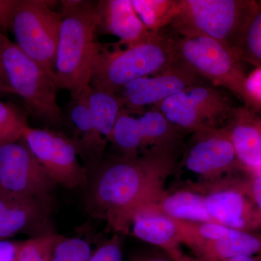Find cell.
<instances>
[{"label":"cell","mask_w":261,"mask_h":261,"mask_svg":"<svg viewBox=\"0 0 261 261\" xmlns=\"http://www.w3.org/2000/svg\"><path fill=\"white\" fill-rule=\"evenodd\" d=\"M56 1L17 0L12 30L17 46L29 58L56 73L63 15L53 10Z\"/></svg>","instance_id":"cell-8"},{"label":"cell","mask_w":261,"mask_h":261,"mask_svg":"<svg viewBox=\"0 0 261 261\" xmlns=\"http://www.w3.org/2000/svg\"><path fill=\"white\" fill-rule=\"evenodd\" d=\"M0 93L15 94L13 91L10 88L8 80H7L1 58H0Z\"/></svg>","instance_id":"cell-33"},{"label":"cell","mask_w":261,"mask_h":261,"mask_svg":"<svg viewBox=\"0 0 261 261\" xmlns=\"http://www.w3.org/2000/svg\"><path fill=\"white\" fill-rule=\"evenodd\" d=\"M143 261H173L171 259H166V258H160V257H157V258H152L149 259V260H146Z\"/></svg>","instance_id":"cell-36"},{"label":"cell","mask_w":261,"mask_h":261,"mask_svg":"<svg viewBox=\"0 0 261 261\" xmlns=\"http://www.w3.org/2000/svg\"><path fill=\"white\" fill-rule=\"evenodd\" d=\"M89 261H123L121 240L118 235L102 244L92 253Z\"/></svg>","instance_id":"cell-28"},{"label":"cell","mask_w":261,"mask_h":261,"mask_svg":"<svg viewBox=\"0 0 261 261\" xmlns=\"http://www.w3.org/2000/svg\"><path fill=\"white\" fill-rule=\"evenodd\" d=\"M63 237L54 233L22 242L17 261H50L53 249Z\"/></svg>","instance_id":"cell-26"},{"label":"cell","mask_w":261,"mask_h":261,"mask_svg":"<svg viewBox=\"0 0 261 261\" xmlns=\"http://www.w3.org/2000/svg\"><path fill=\"white\" fill-rule=\"evenodd\" d=\"M252 171H253L255 174L256 175L257 177L261 178V166H260V167L255 168V169H252Z\"/></svg>","instance_id":"cell-35"},{"label":"cell","mask_w":261,"mask_h":261,"mask_svg":"<svg viewBox=\"0 0 261 261\" xmlns=\"http://www.w3.org/2000/svg\"><path fill=\"white\" fill-rule=\"evenodd\" d=\"M261 248L260 240L252 235L235 229L231 234L219 240L201 244L192 249L194 256L209 261L229 260L251 256Z\"/></svg>","instance_id":"cell-19"},{"label":"cell","mask_w":261,"mask_h":261,"mask_svg":"<svg viewBox=\"0 0 261 261\" xmlns=\"http://www.w3.org/2000/svg\"><path fill=\"white\" fill-rule=\"evenodd\" d=\"M176 149L152 148L135 156L118 155L101 165L89 194L91 214L123 233L127 220L141 206L164 194L163 179L174 166Z\"/></svg>","instance_id":"cell-1"},{"label":"cell","mask_w":261,"mask_h":261,"mask_svg":"<svg viewBox=\"0 0 261 261\" xmlns=\"http://www.w3.org/2000/svg\"><path fill=\"white\" fill-rule=\"evenodd\" d=\"M89 106L98 132L109 141L117 118L124 108L121 97L117 94L90 87Z\"/></svg>","instance_id":"cell-22"},{"label":"cell","mask_w":261,"mask_h":261,"mask_svg":"<svg viewBox=\"0 0 261 261\" xmlns=\"http://www.w3.org/2000/svg\"><path fill=\"white\" fill-rule=\"evenodd\" d=\"M23 138L57 185L74 189L87 183V169L79 161L74 140L55 130L30 126L24 130Z\"/></svg>","instance_id":"cell-10"},{"label":"cell","mask_w":261,"mask_h":261,"mask_svg":"<svg viewBox=\"0 0 261 261\" xmlns=\"http://www.w3.org/2000/svg\"><path fill=\"white\" fill-rule=\"evenodd\" d=\"M97 32L120 39L127 47L149 40L157 33L147 30L139 18L132 0H104L97 4Z\"/></svg>","instance_id":"cell-15"},{"label":"cell","mask_w":261,"mask_h":261,"mask_svg":"<svg viewBox=\"0 0 261 261\" xmlns=\"http://www.w3.org/2000/svg\"><path fill=\"white\" fill-rule=\"evenodd\" d=\"M184 132L153 108L139 118L123 108L109 141L123 155L135 156L149 149L176 148Z\"/></svg>","instance_id":"cell-11"},{"label":"cell","mask_w":261,"mask_h":261,"mask_svg":"<svg viewBox=\"0 0 261 261\" xmlns=\"http://www.w3.org/2000/svg\"><path fill=\"white\" fill-rule=\"evenodd\" d=\"M27 116L14 105L0 101V145L22 140Z\"/></svg>","instance_id":"cell-25"},{"label":"cell","mask_w":261,"mask_h":261,"mask_svg":"<svg viewBox=\"0 0 261 261\" xmlns=\"http://www.w3.org/2000/svg\"><path fill=\"white\" fill-rule=\"evenodd\" d=\"M56 185L23 138L0 145V194L51 203Z\"/></svg>","instance_id":"cell-9"},{"label":"cell","mask_w":261,"mask_h":261,"mask_svg":"<svg viewBox=\"0 0 261 261\" xmlns=\"http://www.w3.org/2000/svg\"><path fill=\"white\" fill-rule=\"evenodd\" d=\"M22 242L0 240V261H17Z\"/></svg>","instance_id":"cell-31"},{"label":"cell","mask_w":261,"mask_h":261,"mask_svg":"<svg viewBox=\"0 0 261 261\" xmlns=\"http://www.w3.org/2000/svg\"><path fill=\"white\" fill-rule=\"evenodd\" d=\"M237 108L226 91L205 81L171 96L152 108L180 129L195 133L222 128Z\"/></svg>","instance_id":"cell-7"},{"label":"cell","mask_w":261,"mask_h":261,"mask_svg":"<svg viewBox=\"0 0 261 261\" xmlns=\"http://www.w3.org/2000/svg\"><path fill=\"white\" fill-rule=\"evenodd\" d=\"M63 19L57 49L56 74L60 89L70 94L90 85L100 43L96 40L98 2L61 1Z\"/></svg>","instance_id":"cell-2"},{"label":"cell","mask_w":261,"mask_h":261,"mask_svg":"<svg viewBox=\"0 0 261 261\" xmlns=\"http://www.w3.org/2000/svg\"><path fill=\"white\" fill-rule=\"evenodd\" d=\"M132 3L147 30L157 33L169 23L176 0H132Z\"/></svg>","instance_id":"cell-24"},{"label":"cell","mask_w":261,"mask_h":261,"mask_svg":"<svg viewBox=\"0 0 261 261\" xmlns=\"http://www.w3.org/2000/svg\"><path fill=\"white\" fill-rule=\"evenodd\" d=\"M205 81L177 61L158 74L132 81L117 94L128 112L140 113L145 112L147 106L154 107L171 96Z\"/></svg>","instance_id":"cell-12"},{"label":"cell","mask_w":261,"mask_h":261,"mask_svg":"<svg viewBox=\"0 0 261 261\" xmlns=\"http://www.w3.org/2000/svg\"><path fill=\"white\" fill-rule=\"evenodd\" d=\"M92 253L87 240L63 236L53 249L50 261H89Z\"/></svg>","instance_id":"cell-27"},{"label":"cell","mask_w":261,"mask_h":261,"mask_svg":"<svg viewBox=\"0 0 261 261\" xmlns=\"http://www.w3.org/2000/svg\"><path fill=\"white\" fill-rule=\"evenodd\" d=\"M173 38L177 61L213 85L229 91L254 111L245 89L247 75L243 62L232 51L209 37Z\"/></svg>","instance_id":"cell-6"},{"label":"cell","mask_w":261,"mask_h":261,"mask_svg":"<svg viewBox=\"0 0 261 261\" xmlns=\"http://www.w3.org/2000/svg\"><path fill=\"white\" fill-rule=\"evenodd\" d=\"M226 126L237 158L251 169L261 166V113L241 106Z\"/></svg>","instance_id":"cell-17"},{"label":"cell","mask_w":261,"mask_h":261,"mask_svg":"<svg viewBox=\"0 0 261 261\" xmlns=\"http://www.w3.org/2000/svg\"><path fill=\"white\" fill-rule=\"evenodd\" d=\"M0 58L10 88L25 102L34 118L53 125L64 124L58 103L59 89L56 73L34 61L0 32Z\"/></svg>","instance_id":"cell-5"},{"label":"cell","mask_w":261,"mask_h":261,"mask_svg":"<svg viewBox=\"0 0 261 261\" xmlns=\"http://www.w3.org/2000/svg\"><path fill=\"white\" fill-rule=\"evenodd\" d=\"M170 259L173 261H209L203 260V259L199 258L194 256V255H186L181 250H176L173 252L171 255H168ZM221 261H256L252 258L251 256H241L234 257V258L229 259V260H225Z\"/></svg>","instance_id":"cell-32"},{"label":"cell","mask_w":261,"mask_h":261,"mask_svg":"<svg viewBox=\"0 0 261 261\" xmlns=\"http://www.w3.org/2000/svg\"><path fill=\"white\" fill-rule=\"evenodd\" d=\"M257 177V176H256ZM254 197H255V201H256L257 205L261 211V178L257 177L254 181L253 187Z\"/></svg>","instance_id":"cell-34"},{"label":"cell","mask_w":261,"mask_h":261,"mask_svg":"<svg viewBox=\"0 0 261 261\" xmlns=\"http://www.w3.org/2000/svg\"><path fill=\"white\" fill-rule=\"evenodd\" d=\"M237 159L229 132L224 126L193 133L184 153L183 164L190 172L215 177L231 167Z\"/></svg>","instance_id":"cell-13"},{"label":"cell","mask_w":261,"mask_h":261,"mask_svg":"<svg viewBox=\"0 0 261 261\" xmlns=\"http://www.w3.org/2000/svg\"><path fill=\"white\" fill-rule=\"evenodd\" d=\"M50 202L0 194V240L19 233L34 238L54 233L50 230Z\"/></svg>","instance_id":"cell-14"},{"label":"cell","mask_w":261,"mask_h":261,"mask_svg":"<svg viewBox=\"0 0 261 261\" xmlns=\"http://www.w3.org/2000/svg\"><path fill=\"white\" fill-rule=\"evenodd\" d=\"M245 89L253 106L254 111L261 113V67L255 68L247 75Z\"/></svg>","instance_id":"cell-29"},{"label":"cell","mask_w":261,"mask_h":261,"mask_svg":"<svg viewBox=\"0 0 261 261\" xmlns=\"http://www.w3.org/2000/svg\"><path fill=\"white\" fill-rule=\"evenodd\" d=\"M257 5L255 0H176L167 27L177 37L211 38L234 53Z\"/></svg>","instance_id":"cell-4"},{"label":"cell","mask_w":261,"mask_h":261,"mask_svg":"<svg viewBox=\"0 0 261 261\" xmlns=\"http://www.w3.org/2000/svg\"><path fill=\"white\" fill-rule=\"evenodd\" d=\"M17 0H0V32L6 34L12 29Z\"/></svg>","instance_id":"cell-30"},{"label":"cell","mask_w":261,"mask_h":261,"mask_svg":"<svg viewBox=\"0 0 261 261\" xmlns=\"http://www.w3.org/2000/svg\"><path fill=\"white\" fill-rule=\"evenodd\" d=\"M156 208L171 219L191 222H213L207 212L205 197L195 192L181 190L161 196L154 202Z\"/></svg>","instance_id":"cell-21"},{"label":"cell","mask_w":261,"mask_h":261,"mask_svg":"<svg viewBox=\"0 0 261 261\" xmlns=\"http://www.w3.org/2000/svg\"><path fill=\"white\" fill-rule=\"evenodd\" d=\"M177 62L173 37L159 32L143 43L110 51L101 45L90 87L118 92L132 81L161 73Z\"/></svg>","instance_id":"cell-3"},{"label":"cell","mask_w":261,"mask_h":261,"mask_svg":"<svg viewBox=\"0 0 261 261\" xmlns=\"http://www.w3.org/2000/svg\"><path fill=\"white\" fill-rule=\"evenodd\" d=\"M204 197L206 209L215 223L240 231L245 227L246 204L240 192L219 188Z\"/></svg>","instance_id":"cell-20"},{"label":"cell","mask_w":261,"mask_h":261,"mask_svg":"<svg viewBox=\"0 0 261 261\" xmlns=\"http://www.w3.org/2000/svg\"><path fill=\"white\" fill-rule=\"evenodd\" d=\"M90 85L77 93L70 94L69 116L70 121L81 135L75 140L80 154L99 159L105 149L107 140L98 132L89 106Z\"/></svg>","instance_id":"cell-18"},{"label":"cell","mask_w":261,"mask_h":261,"mask_svg":"<svg viewBox=\"0 0 261 261\" xmlns=\"http://www.w3.org/2000/svg\"><path fill=\"white\" fill-rule=\"evenodd\" d=\"M154 202L134 211L127 220L123 233L162 247L169 255L180 249L177 221L158 210Z\"/></svg>","instance_id":"cell-16"},{"label":"cell","mask_w":261,"mask_h":261,"mask_svg":"<svg viewBox=\"0 0 261 261\" xmlns=\"http://www.w3.org/2000/svg\"><path fill=\"white\" fill-rule=\"evenodd\" d=\"M234 53L243 63L261 67V1L245 25Z\"/></svg>","instance_id":"cell-23"}]
</instances>
